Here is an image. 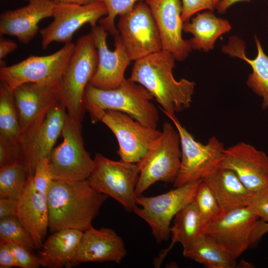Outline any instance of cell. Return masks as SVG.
<instances>
[{
	"label": "cell",
	"instance_id": "cell-1",
	"mask_svg": "<svg viewBox=\"0 0 268 268\" xmlns=\"http://www.w3.org/2000/svg\"><path fill=\"white\" fill-rule=\"evenodd\" d=\"M174 56L161 50L135 61L129 80L145 88L160 104L163 112L174 114L189 108L196 83L175 79Z\"/></svg>",
	"mask_w": 268,
	"mask_h": 268
},
{
	"label": "cell",
	"instance_id": "cell-2",
	"mask_svg": "<svg viewBox=\"0 0 268 268\" xmlns=\"http://www.w3.org/2000/svg\"><path fill=\"white\" fill-rule=\"evenodd\" d=\"M108 197L93 189L87 180H53L47 194L49 229L51 232L71 228L84 231Z\"/></svg>",
	"mask_w": 268,
	"mask_h": 268
},
{
	"label": "cell",
	"instance_id": "cell-3",
	"mask_svg": "<svg viewBox=\"0 0 268 268\" xmlns=\"http://www.w3.org/2000/svg\"><path fill=\"white\" fill-rule=\"evenodd\" d=\"M153 99L143 86L125 78L112 89H101L88 84L84 104L92 123L99 113L111 110L123 112L145 126L156 128L159 115L151 102Z\"/></svg>",
	"mask_w": 268,
	"mask_h": 268
},
{
	"label": "cell",
	"instance_id": "cell-4",
	"mask_svg": "<svg viewBox=\"0 0 268 268\" xmlns=\"http://www.w3.org/2000/svg\"><path fill=\"white\" fill-rule=\"evenodd\" d=\"M98 52L91 33L78 39L60 83V101L67 113L82 122L86 111V88L98 66Z\"/></svg>",
	"mask_w": 268,
	"mask_h": 268
},
{
	"label": "cell",
	"instance_id": "cell-5",
	"mask_svg": "<svg viewBox=\"0 0 268 268\" xmlns=\"http://www.w3.org/2000/svg\"><path fill=\"white\" fill-rule=\"evenodd\" d=\"M181 161L179 133L170 123L165 122L159 137L137 163L139 175L135 189V195H141L156 182L173 183L179 173Z\"/></svg>",
	"mask_w": 268,
	"mask_h": 268
},
{
	"label": "cell",
	"instance_id": "cell-6",
	"mask_svg": "<svg viewBox=\"0 0 268 268\" xmlns=\"http://www.w3.org/2000/svg\"><path fill=\"white\" fill-rule=\"evenodd\" d=\"M63 140L52 150L49 166L54 180H87L95 165L84 146L81 122L67 113L62 133Z\"/></svg>",
	"mask_w": 268,
	"mask_h": 268
},
{
	"label": "cell",
	"instance_id": "cell-7",
	"mask_svg": "<svg viewBox=\"0 0 268 268\" xmlns=\"http://www.w3.org/2000/svg\"><path fill=\"white\" fill-rule=\"evenodd\" d=\"M164 114L173 123L180 138L181 166L173 183L175 188L202 180L220 166L225 149L221 141L213 136L202 144L195 139L174 114Z\"/></svg>",
	"mask_w": 268,
	"mask_h": 268
},
{
	"label": "cell",
	"instance_id": "cell-8",
	"mask_svg": "<svg viewBox=\"0 0 268 268\" xmlns=\"http://www.w3.org/2000/svg\"><path fill=\"white\" fill-rule=\"evenodd\" d=\"M259 218L247 206L221 212L204 227L205 234L237 259L261 239Z\"/></svg>",
	"mask_w": 268,
	"mask_h": 268
},
{
	"label": "cell",
	"instance_id": "cell-9",
	"mask_svg": "<svg viewBox=\"0 0 268 268\" xmlns=\"http://www.w3.org/2000/svg\"><path fill=\"white\" fill-rule=\"evenodd\" d=\"M201 180L175 187L154 197L137 196L133 212L150 226L157 243L168 240L170 223L176 215L194 200Z\"/></svg>",
	"mask_w": 268,
	"mask_h": 268
},
{
	"label": "cell",
	"instance_id": "cell-10",
	"mask_svg": "<svg viewBox=\"0 0 268 268\" xmlns=\"http://www.w3.org/2000/svg\"><path fill=\"white\" fill-rule=\"evenodd\" d=\"M94 167L87 179L97 191L111 197L126 209L137 205L135 189L139 175L138 163L110 159L100 153L95 156Z\"/></svg>",
	"mask_w": 268,
	"mask_h": 268
},
{
	"label": "cell",
	"instance_id": "cell-11",
	"mask_svg": "<svg viewBox=\"0 0 268 268\" xmlns=\"http://www.w3.org/2000/svg\"><path fill=\"white\" fill-rule=\"evenodd\" d=\"M74 46L69 42L51 55L30 56L17 64L1 67L0 83L12 92L26 83L60 84Z\"/></svg>",
	"mask_w": 268,
	"mask_h": 268
},
{
	"label": "cell",
	"instance_id": "cell-12",
	"mask_svg": "<svg viewBox=\"0 0 268 268\" xmlns=\"http://www.w3.org/2000/svg\"><path fill=\"white\" fill-rule=\"evenodd\" d=\"M117 29L131 61L162 50L159 29L148 5L137 2L130 12L120 16Z\"/></svg>",
	"mask_w": 268,
	"mask_h": 268
},
{
	"label": "cell",
	"instance_id": "cell-13",
	"mask_svg": "<svg viewBox=\"0 0 268 268\" xmlns=\"http://www.w3.org/2000/svg\"><path fill=\"white\" fill-rule=\"evenodd\" d=\"M101 121L115 135L119 144L117 153L125 162L137 163L146 154L161 131L145 126L129 115L108 110L99 113L93 123Z\"/></svg>",
	"mask_w": 268,
	"mask_h": 268
},
{
	"label": "cell",
	"instance_id": "cell-14",
	"mask_svg": "<svg viewBox=\"0 0 268 268\" xmlns=\"http://www.w3.org/2000/svg\"><path fill=\"white\" fill-rule=\"evenodd\" d=\"M107 13L105 5L98 1L85 4L57 2L53 20L39 31L42 49H46L53 42H71L73 34L80 27L86 23L91 27L97 25Z\"/></svg>",
	"mask_w": 268,
	"mask_h": 268
},
{
	"label": "cell",
	"instance_id": "cell-15",
	"mask_svg": "<svg viewBox=\"0 0 268 268\" xmlns=\"http://www.w3.org/2000/svg\"><path fill=\"white\" fill-rule=\"evenodd\" d=\"M67 115L66 108L59 101L40 122L21 134L22 159L28 175H33L38 162L48 159L54 146L62 134Z\"/></svg>",
	"mask_w": 268,
	"mask_h": 268
},
{
	"label": "cell",
	"instance_id": "cell-16",
	"mask_svg": "<svg viewBox=\"0 0 268 268\" xmlns=\"http://www.w3.org/2000/svg\"><path fill=\"white\" fill-rule=\"evenodd\" d=\"M91 33L97 50L98 62L89 84L101 89H115L125 78V71L132 61L119 34L114 36L115 48L111 51L107 45V31L102 26L91 27Z\"/></svg>",
	"mask_w": 268,
	"mask_h": 268
},
{
	"label": "cell",
	"instance_id": "cell-17",
	"mask_svg": "<svg viewBox=\"0 0 268 268\" xmlns=\"http://www.w3.org/2000/svg\"><path fill=\"white\" fill-rule=\"evenodd\" d=\"M13 97L22 134L60 101V84L24 83L13 90Z\"/></svg>",
	"mask_w": 268,
	"mask_h": 268
},
{
	"label": "cell",
	"instance_id": "cell-18",
	"mask_svg": "<svg viewBox=\"0 0 268 268\" xmlns=\"http://www.w3.org/2000/svg\"><path fill=\"white\" fill-rule=\"evenodd\" d=\"M220 167L233 171L253 192L268 185V156L249 144L240 142L225 149Z\"/></svg>",
	"mask_w": 268,
	"mask_h": 268
},
{
	"label": "cell",
	"instance_id": "cell-19",
	"mask_svg": "<svg viewBox=\"0 0 268 268\" xmlns=\"http://www.w3.org/2000/svg\"><path fill=\"white\" fill-rule=\"evenodd\" d=\"M160 32L162 50L172 54L176 60L184 61L192 51L183 38V21L180 0H147Z\"/></svg>",
	"mask_w": 268,
	"mask_h": 268
},
{
	"label": "cell",
	"instance_id": "cell-20",
	"mask_svg": "<svg viewBox=\"0 0 268 268\" xmlns=\"http://www.w3.org/2000/svg\"><path fill=\"white\" fill-rule=\"evenodd\" d=\"M23 7L3 12L0 16V34L15 36L28 44L39 32V23L53 16L57 2L54 0H28Z\"/></svg>",
	"mask_w": 268,
	"mask_h": 268
},
{
	"label": "cell",
	"instance_id": "cell-21",
	"mask_svg": "<svg viewBox=\"0 0 268 268\" xmlns=\"http://www.w3.org/2000/svg\"><path fill=\"white\" fill-rule=\"evenodd\" d=\"M126 255L123 239L113 229L91 226L83 232L72 266L88 262L119 264Z\"/></svg>",
	"mask_w": 268,
	"mask_h": 268
},
{
	"label": "cell",
	"instance_id": "cell-22",
	"mask_svg": "<svg viewBox=\"0 0 268 268\" xmlns=\"http://www.w3.org/2000/svg\"><path fill=\"white\" fill-rule=\"evenodd\" d=\"M16 216L31 236L36 249H39L49 228V210L47 195L35 189L32 175L28 176L25 188L17 199Z\"/></svg>",
	"mask_w": 268,
	"mask_h": 268
},
{
	"label": "cell",
	"instance_id": "cell-23",
	"mask_svg": "<svg viewBox=\"0 0 268 268\" xmlns=\"http://www.w3.org/2000/svg\"><path fill=\"white\" fill-rule=\"evenodd\" d=\"M202 180L212 191L221 212L248 206L254 193L233 171L220 166Z\"/></svg>",
	"mask_w": 268,
	"mask_h": 268
},
{
	"label": "cell",
	"instance_id": "cell-24",
	"mask_svg": "<svg viewBox=\"0 0 268 268\" xmlns=\"http://www.w3.org/2000/svg\"><path fill=\"white\" fill-rule=\"evenodd\" d=\"M83 232L71 228L53 232L37 250L40 266L46 268H62L72 266Z\"/></svg>",
	"mask_w": 268,
	"mask_h": 268
},
{
	"label": "cell",
	"instance_id": "cell-25",
	"mask_svg": "<svg viewBox=\"0 0 268 268\" xmlns=\"http://www.w3.org/2000/svg\"><path fill=\"white\" fill-rule=\"evenodd\" d=\"M254 39L257 55L254 59H250L246 56L244 42L236 36L231 37L228 44L223 46L222 50L232 57L244 60L251 67L252 72L248 76L247 85L262 98V107L266 109H268V56L265 53L256 36H255Z\"/></svg>",
	"mask_w": 268,
	"mask_h": 268
},
{
	"label": "cell",
	"instance_id": "cell-26",
	"mask_svg": "<svg viewBox=\"0 0 268 268\" xmlns=\"http://www.w3.org/2000/svg\"><path fill=\"white\" fill-rule=\"evenodd\" d=\"M231 29L228 20L216 17L211 11L198 14L183 26V31L193 36L189 40L192 49L205 52L212 50L216 40Z\"/></svg>",
	"mask_w": 268,
	"mask_h": 268
},
{
	"label": "cell",
	"instance_id": "cell-27",
	"mask_svg": "<svg viewBox=\"0 0 268 268\" xmlns=\"http://www.w3.org/2000/svg\"><path fill=\"white\" fill-rule=\"evenodd\" d=\"M203 225L199 213L193 202L184 207L175 216L173 225L171 227V243L163 250L154 260V265L158 268L164 258L176 243L182 244L185 249L203 234Z\"/></svg>",
	"mask_w": 268,
	"mask_h": 268
},
{
	"label": "cell",
	"instance_id": "cell-28",
	"mask_svg": "<svg viewBox=\"0 0 268 268\" xmlns=\"http://www.w3.org/2000/svg\"><path fill=\"white\" fill-rule=\"evenodd\" d=\"M183 254L185 258L208 268H234L236 266V259L203 233L190 246L183 249Z\"/></svg>",
	"mask_w": 268,
	"mask_h": 268
},
{
	"label": "cell",
	"instance_id": "cell-29",
	"mask_svg": "<svg viewBox=\"0 0 268 268\" xmlns=\"http://www.w3.org/2000/svg\"><path fill=\"white\" fill-rule=\"evenodd\" d=\"M0 136L20 145V131L13 92L0 83Z\"/></svg>",
	"mask_w": 268,
	"mask_h": 268
},
{
	"label": "cell",
	"instance_id": "cell-30",
	"mask_svg": "<svg viewBox=\"0 0 268 268\" xmlns=\"http://www.w3.org/2000/svg\"><path fill=\"white\" fill-rule=\"evenodd\" d=\"M27 173L23 161L0 167V198L18 199L25 188Z\"/></svg>",
	"mask_w": 268,
	"mask_h": 268
},
{
	"label": "cell",
	"instance_id": "cell-31",
	"mask_svg": "<svg viewBox=\"0 0 268 268\" xmlns=\"http://www.w3.org/2000/svg\"><path fill=\"white\" fill-rule=\"evenodd\" d=\"M9 243L37 250L31 236L16 216L0 219V243Z\"/></svg>",
	"mask_w": 268,
	"mask_h": 268
},
{
	"label": "cell",
	"instance_id": "cell-32",
	"mask_svg": "<svg viewBox=\"0 0 268 268\" xmlns=\"http://www.w3.org/2000/svg\"><path fill=\"white\" fill-rule=\"evenodd\" d=\"M193 202L198 209L204 227L221 213L220 205L215 196L210 188L202 180L198 187Z\"/></svg>",
	"mask_w": 268,
	"mask_h": 268
},
{
	"label": "cell",
	"instance_id": "cell-33",
	"mask_svg": "<svg viewBox=\"0 0 268 268\" xmlns=\"http://www.w3.org/2000/svg\"><path fill=\"white\" fill-rule=\"evenodd\" d=\"M103 3L106 7V16L101 18L99 22L107 31L115 36L119 32L115 25V19L117 15L126 14L134 8L136 2L147 0H93Z\"/></svg>",
	"mask_w": 268,
	"mask_h": 268
},
{
	"label": "cell",
	"instance_id": "cell-34",
	"mask_svg": "<svg viewBox=\"0 0 268 268\" xmlns=\"http://www.w3.org/2000/svg\"><path fill=\"white\" fill-rule=\"evenodd\" d=\"M33 185L39 192L47 195L53 178L47 158L41 159L36 165L32 175Z\"/></svg>",
	"mask_w": 268,
	"mask_h": 268
},
{
	"label": "cell",
	"instance_id": "cell-35",
	"mask_svg": "<svg viewBox=\"0 0 268 268\" xmlns=\"http://www.w3.org/2000/svg\"><path fill=\"white\" fill-rule=\"evenodd\" d=\"M247 207L261 220L268 222V185L254 193Z\"/></svg>",
	"mask_w": 268,
	"mask_h": 268
},
{
	"label": "cell",
	"instance_id": "cell-36",
	"mask_svg": "<svg viewBox=\"0 0 268 268\" xmlns=\"http://www.w3.org/2000/svg\"><path fill=\"white\" fill-rule=\"evenodd\" d=\"M17 161H23L20 145L0 136V167Z\"/></svg>",
	"mask_w": 268,
	"mask_h": 268
},
{
	"label": "cell",
	"instance_id": "cell-37",
	"mask_svg": "<svg viewBox=\"0 0 268 268\" xmlns=\"http://www.w3.org/2000/svg\"><path fill=\"white\" fill-rule=\"evenodd\" d=\"M7 244L19 268H38L41 266L38 256L33 255L27 247L14 243Z\"/></svg>",
	"mask_w": 268,
	"mask_h": 268
},
{
	"label": "cell",
	"instance_id": "cell-38",
	"mask_svg": "<svg viewBox=\"0 0 268 268\" xmlns=\"http://www.w3.org/2000/svg\"><path fill=\"white\" fill-rule=\"evenodd\" d=\"M214 7L212 0H182V19L184 23L199 11L205 9L212 11Z\"/></svg>",
	"mask_w": 268,
	"mask_h": 268
},
{
	"label": "cell",
	"instance_id": "cell-39",
	"mask_svg": "<svg viewBox=\"0 0 268 268\" xmlns=\"http://www.w3.org/2000/svg\"><path fill=\"white\" fill-rule=\"evenodd\" d=\"M19 267L7 243H0V268Z\"/></svg>",
	"mask_w": 268,
	"mask_h": 268
},
{
	"label": "cell",
	"instance_id": "cell-40",
	"mask_svg": "<svg viewBox=\"0 0 268 268\" xmlns=\"http://www.w3.org/2000/svg\"><path fill=\"white\" fill-rule=\"evenodd\" d=\"M17 199L0 198V219L9 216H16Z\"/></svg>",
	"mask_w": 268,
	"mask_h": 268
},
{
	"label": "cell",
	"instance_id": "cell-41",
	"mask_svg": "<svg viewBox=\"0 0 268 268\" xmlns=\"http://www.w3.org/2000/svg\"><path fill=\"white\" fill-rule=\"evenodd\" d=\"M17 45L13 41L5 39L2 37L0 39V67L5 66L3 60L10 53L15 51Z\"/></svg>",
	"mask_w": 268,
	"mask_h": 268
},
{
	"label": "cell",
	"instance_id": "cell-42",
	"mask_svg": "<svg viewBox=\"0 0 268 268\" xmlns=\"http://www.w3.org/2000/svg\"><path fill=\"white\" fill-rule=\"evenodd\" d=\"M250 0H221L216 6L218 12L222 14L225 12L227 9L233 4L242 1H248Z\"/></svg>",
	"mask_w": 268,
	"mask_h": 268
},
{
	"label": "cell",
	"instance_id": "cell-43",
	"mask_svg": "<svg viewBox=\"0 0 268 268\" xmlns=\"http://www.w3.org/2000/svg\"><path fill=\"white\" fill-rule=\"evenodd\" d=\"M259 232L262 237L268 233V222L260 220L259 224Z\"/></svg>",
	"mask_w": 268,
	"mask_h": 268
},
{
	"label": "cell",
	"instance_id": "cell-44",
	"mask_svg": "<svg viewBox=\"0 0 268 268\" xmlns=\"http://www.w3.org/2000/svg\"><path fill=\"white\" fill-rule=\"evenodd\" d=\"M55 1L73 3L78 4H85L92 2L93 0H54Z\"/></svg>",
	"mask_w": 268,
	"mask_h": 268
},
{
	"label": "cell",
	"instance_id": "cell-45",
	"mask_svg": "<svg viewBox=\"0 0 268 268\" xmlns=\"http://www.w3.org/2000/svg\"><path fill=\"white\" fill-rule=\"evenodd\" d=\"M213 0L214 6V7H216V6H217V5L218 4V3L220 2L221 0Z\"/></svg>",
	"mask_w": 268,
	"mask_h": 268
},
{
	"label": "cell",
	"instance_id": "cell-46",
	"mask_svg": "<svg viewBox=\"0 0 268 268\" xmlns=\"http://www.w3.org/2000/svg\"></svg>",
	"mask_w": 268,
	"mask_h": 268
}]
</instances>
